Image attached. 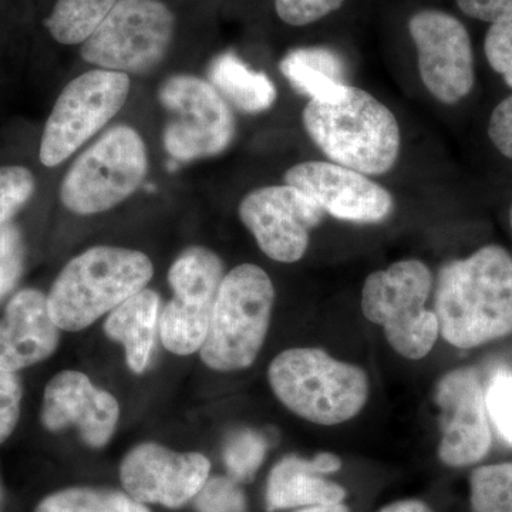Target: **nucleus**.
<instances>
[{
  "mask_svg": "<svg viewBox=\"0 0 512 512\" xmlns=\"http://www.w3.org/2000/svg\"><path fill=\"white\" fill-rule=\"evenodd\" d=\"M275 302L271 278L259 266L242 264L222 279L201 359L217 372L254 365L264 346Z\"/></svg>",
  "mask_w": 512,
  "mask_h": 512,
  "instance_id": "nucleus-5",
  "label": "nucleus"
},
{
  "mask_svg": "<svg viewBox=\"0 0 512 512\" xmlns=\"http://www.w3.org/2000/svg\"><path fill=\"white\" fill-rule=\"evenodd\" d=\"M194 500L198 512H248L247 497L231 477L208 478Z\"/></svg>",
  "mask_w": 512,
  "mask_h": 512,
  "instance_id": "nucleus-28",
  "label": "nucleus"
},
{
  "mask_svg": "<svg viewBox=\"0 0 512 512\" xmlns=\"http://www.w3.org/2000/svg\"><path fill=\"white\" fill-rule=\"evenodd\" d=\"M208 74L221 96L244 113H262L274 106L276 87L272 80L265 73L249 69L232 53L214 59Z\"/></svg>",
  "mask_w": 512,
  "mask_h": 512,
  "instance_id": "nucleus-22",
  "label": "nucleus"
},
{
  "mask_svg": "<svg viewBox=\"0 0 512 512\" xmlns=\"http://www.w3.org/2000/svg\"><path fill=\"white\" fill-rule=\"evenodd\" d=\"M488 136L494 147L512 160V96L501 101L491 113Z\"/></svg>",
  "mask_w": 512,
  "mask_h": 512,
  "instance_id": "nucleus-34",
  "label": "nucleus"
},
{
  "mask_svg": "<svg viewBox=\"0 0 512 512\" xmlns=\"http://www.w3.org/2000/svg\"><path fill=\"white\" fill-rule=\"evenodd\" d=\"M272 392L296 416L336 426L362 412L369 399V376L318 348L279 353L268 370Z\"/></svg>",
  "mask_w": 512,
  "mask_h": 512,
  "instance_id": "nucleus-4",
  "label": "nucleus"
},
{
  "mask_svg": "<svg viewBox=\"0 0 512 512\" xmlns=\"http://www.w3.org/2000/svg\"><path fill=\"white\" fill-rule=\"evenodd\" d=\"M285 184L318 202L326 215L357 224H377L392 214L393 197L382 185L359 171L326 161L293 165Z\"/></svg>",
  "mask_w": 512,
  "mask_h": 512,
  "instance_id": "nucleus-15",
  "label": "nucleus"
},
{
  "mask_svg": "<svg viewBox=\"0 0 512 512\" xmlns=\"http://www.w3.org/2000/svg\"><path fill=\"white\" fill-rule=\"evenodd\" d=\"M23 269V244L19 229L12 224L0 227V299L19 281Z\"/></svg>",
  "mask_w": 512,
  "mask_h": 512,
  "instance_id": "nucleus-30",
  "label": "nucleus"
},
{
  "mask_svg": "<svg viewBox=\"0 0 512 512\" xmlns=\"http://www.w3.org/2000/svg\"><path fill=\"white\" fill-rule=\"evenodd\" d=\"M470 503L473 512H512V461L474 468Z\"/></svg>",
  "mask_w": 512,
  "mask_h": 512,
  "instance_id": "nucleus-25",
  "label": "nucleus"
},
{
  "mask_svg": "<svg viewBox=\"0 0 512 512\" xmlns=\"http://www.w3.org/2000/svg\"><path fill=\"white\" fill-rule=\"evenodd\" d=\"M342 460L333 453H319L313 458L289 456L282 458L266 483V510H292L345 503L348 491L343 485L326 478L338 473Z\"/></svg>",
  "mask_w": 512,
  "mask_h": 512,
  "instance_id": "nucleus-19",
  "label": "nucleus"
},
{
  "mask_svg": "<svg viewBox=\"0 0 512 512\" xmlns=\"http://www.w3.org/2000/svg\"><path fill=\"white\" fill-rule=\"evenodd\" d=\"M160 326V296L144 288L111 311L104 332L126 349L128 366L143 373L151 362L157 328Z\"/></svg>",
  "mask_w": 512,
  "mask_h": 512,
  "instance_id": "nucleus-20",
  "label": "nucleus"
},
{
  "mask_svg": "<svg viewBox=\"0 0 512 512\" xmlns=\"http://www.w3.org/2000/svg\"><path fill=\"white\" fill-rule=\"evenodd\" d=\"M325 217L318 202L288 184L258 188L239 204V218L261 251L284 264L301 261L308 251L312 229Z\"/></svg>",
  "mask_w": 512,
  "mask_h": 512,
  "instance_id": "nucleus-12",
  "label": "nucleus"
},
{
  "mask_svg": "<svg viewBox=\"0 0 512 512\" xmlns=\"http://www.w3.org/2000/svg\"><path fill=\"white\" fill-rule=\"evenodd\" d=\"M377 512H434V510L426 501L419 500V498H404V500L384 505Z\"/></svg>",
  "mask_w": 512,
  "mask_h": 512,
  "instance_id": "nucleus-36",
  "label": "nucleus"
},
{
  "mask_svg": "<svg viewBox=\"0 0 512 512\" xmlns=\"http://www.w3.org/2000/svg\"><path fill=\"white\" fill-rule=\"evenodd\" d=\"M484 52L494 72L501 74L512 89V19L500 20L490 26L485 36Z\"/></svg>",
  "mask_w": 512,
  "mask_h": 512,
  "instance_id": "nucleus-31",
  "label": "nucleus"
},
{
  "mask_svg": "<svg viewBox=\"0 0 512 512\" xmlns=\"http://www.w3.org/2000/svg\"><path fill=\"white\" fill-rule=\"evenodd\" d=\"M59 345L45 293L23 289L16 293L0 319V369L19 372L43 362Z\"/></svg>",
  "mask_w": 512,
  "mask_h": 512,
  "instance_id": "nucleus-18",
  "label": "nucleus"
},
{
  "mask_svg": "<svg viewBox=\"0 0 512 512\" xmlns=\"http://www.w3.org/2000/svg\"><path fill=\"white\" fill-rule=\"evenodd\" d=\"M281 72L293 89L316 101H335L348 89L346 69L338 53L326 47H302L288 53Z\"/></svg>",
  "mask_w": 512,
  "mask_h": 512,
  "instance_id": "nucleus-21",
  "label": "nucleus"
},
{
  "mask_svg": "<svg viewBox=\"0 0 512 512\" xmlns=\"http://www.w3.org/2000/svg\"><path fill=\"white\" fill-rule=\"evenodd\" d=\"M488 417L493 421L498 434L512 446V372L500 369L491 379L485 392Z\"/></svg>",
  "mask_w": 512,
  "mask_h": 512,
  "instance_id": "nucleus-29",
  "label": "nucleus"
},
{
  "mask_svg": "<svg viewBox=\"0 0 512 512\" xmlns=\"http://www.w3.org/2000/svg\"><path fill=\"white\" fill-rule=\"evenodd\" d=\"M211 463L200 453H175L158 444H141L123 460L121 483L143 504L180 508L200 493Z\"/></svg>",
  "mask_w": 512,
  "mask_h": 512,
  "instance_id": "nucleus-16",
  "label": "nucleus"
},
{
  "mask_svg": "<svg viewBox=\"0 0 512 512\" xmlns=\"http://www.w3.org/2000/svg\"><path fill=\"white\" fill-rule=\"evenodd\" d=\"M146 144L134 128L117 126L74 161L64 175L60 200L79 215L109 211L143 184Z\"/></svg>",
  "mask_w": 512,
  "mask_h": 512,
  "instance_id": "nucleus-7",
  "label": "nucleus"
},
{
  "mask_svg": "<svg viewBox=\"0 0 512 512\" xmlns=\"http://www.w3.org/2000/svg\"><path fill=\"white\" fill-rule=\"evenodd\" d=\"M345 0H275L279 18L291 26H306L325 18Z\"/></svg>",
  "mask_w": 512,
  "mask_h": 512,
  "instance_id": "nucleus-32",
  "label": "nucleus"
},
{
  "mask_svg": "<svg viewBox=\"0 0 512 512\" xmlns=\"http://www.w3.org/2000/svg\"><path fill=\"white\" fill-rule=\"evenodd\" d=\"M160 101L168 111L164 147L175 161L218 156L235 137V117L228 101L210 82L178 74L165 80Z\"/></svg>",
  "mask_w": 512,
  "mask_h": 512,
  "instance_id": "nucleus-9",
  "label": "nucleus"
},
{
  "mask_svg": "<svg viewBox=\"0 0 512 512\" xmlns=\"http://www.w3.org/2000/svg\"><path fill=\"white\" fill-rule=\"evenodd\" d=\"M434 313L440 335L458 349H474L512 333V256L487 245L440 269Z\"/></svg>",
  "mask_w": 512,
  "mask_h": 512,
  "instance_id": "nucleus-1",
  "label": "nucleus"
},
{
  "mask_svg": "<svg viewBox=\"0 0 512 512\" xmlns=\"http://www.w3.org/2000/svg\"><path fill=\"white\" fill-rule=\"evenodd\" d=\"M510 222H511V228H512V207H511V212H510Z\"/></svg>",
  "mask_w": 512,
  "mask_h": 512,
  "instance_id": "nucleus-38",
  "label": "nucleus"
},
{
  "mask_svg": "<svg viewBox=\"0 0 512 512\" xmlns=\"http://www.w3.org/2000/svg\"><path fill=\"white\" fill-rule=\"evenodd\" d=\"M295 512H352L346 503L313 505V507L299 508Z\"/></svg>",
  "mask_w": 512,
  "mask_h": 512,
  "instance_id": "nucleus-37",
  "label": "nucleus"
},
{
  "mask_svg": "<svg viewBox=\"0 0 512 512\" xmlns=\"http://www.w3.org/2000/svg\"><path fill=\"white\" fill-rule=\"evenodd\" d=\"M303 126L313 143L335 164L365 175L389 173L400 154L396 117L372 94L348 86L335 101L311 100Z\"/></svg>",
  "mask_w": 512,
  "mask_h": 512,
  "instance_id": "nucleus-2",
  "label": "nucleus"
},
{
  "mask_svg": "<svg viewBox=\"0 0 512 512\" xmlns=\"http://www.w3.org/2000/svg\"><path fill=\"white\" fill-rule=\"evenodd\" d=\"M22 386L18 376L0 369V444L15 430L20 416Z\"/></svg>",
  "mask_w": 512,
  "mask_h": 512,
  "instance_id": "nucleus-33",
  "label": "nucleus"
},
{
  "mask_svg": "<svg viewBox=\"0 0 512 512\" xmlns=\"http://www.w3.org/2000/svg\"><path fill=\"white\" fill-rule=\"evenodd\" d=\"M0 505H2V493H0Z\"/></svg>",
  "mask_w": 512,
  "mask_h": 512,
  "instance_id": "nucleus-39",
  "label": "nucleus"
},
{
  "mask_svg": "<svg viewBox=\"0 0 512 512\" xmlns=\"http://www.w3.org/2000/svg\"><path fill=\"white\" fill-rule=\"evenodd\" d=\"M434 400L440 410L441 463L453 468L480 463L490 453L493 436L477 370L458 367L446 373L437 383Z\"/></svg>",
  "mask_w": 512,
  "mask_h": 512,
  "instance_id": "nucleus-14",
  "label": "nucleus"
},
{
  "mask_svg": "<svg viewBox=\"0 0 512 512\" xmlns=\"http://www.w3.org/2000/svg\"><path fill=\"white\" fill-rule=\"evenodd\" d=\"M35 177L28 168L19 165L0 167V227L32 198Z\"/></svg>",
  "mask_w": 512,
  "mask_h": 512,
  "instance_id": "nucleus-27",
  "label": "nucleus"
},
{
  "mask_svg": "<svg viewBox=\"0 0 512 512\" xmlns=\"http://www.w3.org/2000/svg\"><path fill=\"white\" fill-rule=\"evenodd\" d=\"M224 276L220 256L210 249L192 247L178 256L168 272L174 298L160 316L161 340L170 352L187 356L201 349Z\"/></svg>",
  "mask_w": 512,
  "mask_h": 512,
  "instance_id": "nucleus-11",
  "label": "nucleus"
},
{
  "mask_svg": "<svg viewBox=\"0 0 512 512\" xmlns=\"http://www.w3.org/2000/svg\"><path fill=\"white\" fill-rule=\"evenodd\" d=\"M424 86L444 104L467 97L476 83L473 46L466 26L441 10H421L409 22Z\"/></svg>",
  "mask_w": 512,
  "mask_h": 512,
  "instance_id": "nucleus-13",
  "label": "nucleus"
},
{
  "mask_svg": "<svg viewBox=\"0 0 512 512\" xmlns=\"http://www.w3.org/2000/svg\"><path fill=\"white\" fill-rule=\"evenodd\" d=\"M153 274V264L143 252L114 247L87 249L57 276L47 295L50 316L59 329L76 332L87 328L143 291Z\"/></svg>",
  "mask_w": 512,
  "mask_h": 512,
  "instance_id": "nucleus-3",
  "label": "nucleus"
},
{
  "mask_svg": "<svg viewBox=\"0 0 512 512\" xmlns=\"http://www.w3.org/2000/svg\"><path fill=\"white\" fill-rule=\"evenodd\" d=\"M119 416L114 396L97 389L83 373L67 370L46 386L42 421L47 430L76 426L87 446L101 448L113 437Z\"/></svg>",
  "mask_w": 512,
  "mask_h": 512,
  "instance_id": "nucleus-17",
  "label": "nucleus"
},
{
  "mask_svg": "<svg viewBox=\"0 0 512 512\" xmlns=\"http://www.w3.org/2000/svg\"><path fill=\"white\" fill-rule=\"evenodd\" d=\"M458 8L470 18L493 23L512 19V0H457Z\"/></svg>",
  "mask_w": 512,
  "mask_h": 512,
  "instance_id": "nucleus-35",
  "label": "nucleus"
},
{
  "mask_svg": "<svg viewBox=\"0 0 512 512\" xmlns=\"http://www.w3.org/2000/svg\"><path fill=\"white\" fill-rule=\"evenodd\" d=\"M128 93V74L111 70H92L67 84L43 130L42 164L56 167L73 156L119 113Z\"/></svg>",
  "mask_w": 512,
  "mask_h": 512,
  "instance_id": "nucleus-10",
  "label": "nucleus"
},
{
  "mask_svg": "<svg viewBox=\"0 0 512 512\" xmlns=\"http://www.w3.org/2000/svg\"><path fill=\"white\" fill-rule=\"evenodd\" d=\"M175 18L160 0H119L82 46L87 63L119 73H146L167 55Z\"/></svg>",
  "mask_w": 512,
  "mask_h": 512,
  "instance_id": "nucleus-8",
  "label": "nucleus"
},
{
  "mask_svg": "<svg viewBox=\"0 0 512 512\" xmlns=\"http://www.w3.org/2000/svg\"><path fill=\"white\" fill-rule=\"evenodd\" d=\"M119 0H57L46 19L50 35L62 45H79L96 32Z\"/></svg>",
  "mask_w": 512,
  "mask_h": 512,
  "instance_id": "nucleus-23",
  "label": "nucleus"
},
{
  "mask_svg": "<svg viewBox=\"0 0 512 512\" xmlns=\"http://www.w3.org/2000/svg\"><path fill=\"white\" fill-rule=\"evenodd\" d=\"M35 512H150L120 491L69 488L46 497Z\"/></svg>",
  "mask_w": 512,
  "mask_h": 512,
  "instance_id": "nucleus-24",
  "label": "nucleus"
},
{
  "mask_svg": "<svg viewBox=\"0 0 512 512\" xmlns=\"http://www.w3.org/2000/svg\"><path fill=\"white\" fill-rule=\"evenodd\" d=\"M266 456V441L254 430H239L228 437L224 461L231 478L238 483L254 480Z\"/></svg>",
  "mask_w": 512,
  "mask_h": 512,
  "instance_id": "nucleus-26",
  "label": "nucleus"
},
{
  "mask_svg": "<svg viewBox=\"0 0 512 512\" xmlns=\"http://www.w3.org/2000/svg\"><path fill=\"white\" fill-rule=\"evenodd\" d=\"M431 289L433 275L419 259L394 262L363 284V315L383 329L387 343L404 359H423L439 339V320L426 308Z\"/></svg>",
  "mask_w": 512,
  "mask_h": 512,
  "instance_id": "nucleus-6",
  "label": "nucleus"
}]
</instances>
